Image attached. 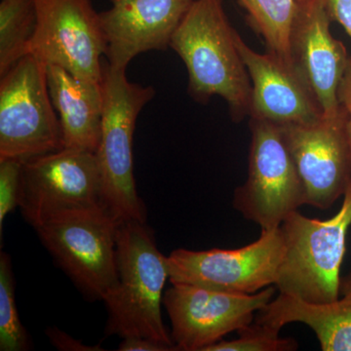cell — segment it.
<instances>
[{
    "instance_id": "6da1fadb",
    "label": "cell",
    "mask_w": 351,
    "mask_h": 351,
    "mask_svg": "<svg viewBox=\"0 0 351 351\" xmlns=\"http://www.w3.org/2000/svg\"><path fill=\"white\" fill-rule=\"evenodd\" d=\"M223 0H195L171 40L189 73V93L200 104L228 103L235 121L250 117L252 82Z\"/></svg>"
},
{
    "instance_id": "7a4b0ae2",
    "label": "cell",
    "mask_w": 351,
    "mask_h": 351,
    "mask_svg": "<svg viewBox=\"0 0 351 351\" xmlns=\"http://www.w3.org/2000/svg\"><path fill=\"white\" fill-rule=\"evenodd\" d=\"M117 283L106 295L107 332L122 339L147 338L178 350L161 314L169 279L168 257L157 248L147 223H120L117 244Z\"/></svg>"
},
{
    "instance_id": "3957f363",
    "label": "cell",
    "mask_w": 351,
    "mask_h": 351,
    "mask_svg": "<svg viewBox=\"0 0 351 351\" xmlns=\"http://www.w3.org/2000/svg\"><path fill=\"white\" fill-rule=\"evenodd\" d=\"M104 110L96 152L101 176V206L117 223H147L133 172V136L138 114L156 96L152 86L129 82L126 69L103 66Z\"/></svg>"
},
{
    "instance_id": "277c9868",
    "label": "cell",
    "mask_w": 351,
    "mask_h": 351,
    "mask_svg": "<svg viewBox=\"0 0 351 351\" xmlns=\"http://www.w3.org/2000/svg\"><path fill=\"white\" fill-rule=\"evenodd\" d=\"M350 226L351 182L331 219L307 218L298 211L289 215L280 226L284 256L276 283L279 294L308 304L337 301Z\"/></svg>"
},
{
    "instance_id": "5b68a950",
    "label": "cell",
    "mask_w": 351,
    "mask_h": 351,
    "mask_svg": "<svg viewBox=\"0 0 351 351\" xmlns=\"http://www.w3.org/2000/svg\"><path fill=\"white\" fill-rule=\"evenodd\" d=\"M119 223L101 205L53 215L34 228L60 267L82 292L104 301L117 283Z\"/></svg>"
},
{
    "instance_id": "8992f818",
    "label": "cell",
    "mask_w": 351,
    "mask_h": 351,
    "mask_svg": "<svg viewBox=\"0 0 351 351\" xmlns=\"http://www.w3.org/2000/svg\"><path fill=\"white\" fill-rule=\"evenodd\" d=\"M64 149L59 117L47 82V66L32 55L0 82V160L24 161Z\"/></svg>"
},
{
    "instance_id": "52a82bcc",
    "label": "cell",
    "mask_w": 351,
    "mask_h": 351,
    "mask_svg": "<svg viewBox=\"0 0 351 351\" xmlns=\"http://www.w3.org/2000/svg\"><path fill=\"white\" fill-rule=\"evenodd\" d=\"M250 129L248 178L235 191L233 206L262 230H272L306 204V189L281 127L250 119Z\"/></svg>"
},
{
    "instance_id": "ba28073f",
    "label": "cell",
    "mask_w": 351,
    "mask_h": 351,
    "mask_svg": "<svg viewBox=\"0 0 351 351\" xmlns=\"http://www.w3.org/2000/svg\"><path fill=\"white\" fill-rule=\"evenodd\" d=\"M283 256L279 226L262 230L257 241L239 249H177L168 256L169 280L230 294H255L276 286Z\"/></svg>"
},
{
    "instance_id": "9c48e42d",
    "label": "cell",
    "mask_w": 351,
    "mask_h": 351,
    "mask_svg": "<svg viewBox=\"0 0 351 351\" xmlns=\"http://www.w3.org/2000/svg\"><path fill=\"white\" fill-rule=\"evenodd\" d=\"M34 2L38 20L27 55L85 82L101 83L107 43L91 0Z\"/></svg>"
},
{
    "instance_id": "30bf717a",
    "label": "cell",
    "mask_w": 351,
    "mask_h": 351,
    "mask_svg": "<svg viewBox=\"0 0 351 351\" xmlns=\"http://www.w3.org/2000/svg\"><path fill=\"white\" fill-rule=\"evenodd\" d=\"M163 295L178 350L204 351L232 332L248 326L256 314L274 300L276 286L255 294L237 295L211 289L171 283Z\"/></svg>"
},
{
    "instance_id": "8fae6325",
    "label": "cell",
    "mask_w": 351,
    "mask_h": 351,
    "mask_svg": "<svg viewBox=\"0 0 351 351\" xmlns=\"http://www.w3.org/2000/svg\"><path fill=\"white\" fill-rule=\"evenodd\" d=\"M101 203V176L93 152L63 149L24 161L18 207L36 228L53 215Z\"/></svg>"
},
{
    "instance_id": "7c38bea8",
    "label": "cell",
    "mask_w": 351,
    "mask_h": 351,
    "mask_svg": "<svg viewBox=\"0 0 351 351\" xmlns=\"http://www.w3.org/2000/svg\"><path fill=\"white\" fill-rule=\"evenodd\" d=\"M280 127L304 182L306 204L329 209L351 182V133L345 108L308 123Z\"/></svg>"
},
{
    "instance_id": "4fadbf2b",
    "label": "cell",
    "mask_w": 351,
    "mask_h": 351,
    "mask_svg": "<svg viewBox=\"0 0 351 351\" xmlns=\"http://www.w3.org/2000/svg\"><path fill=\"white\" fill-rule=\"evenodd\" d=\"M331 22L325 0H295L291 57L326 117L341 110L339 87L350 59L345 45L332 36Z\"/></svg>"
},
{
    "instance_id": "5bb4252c",
    "label": "cell",
    "mask_w": 351,
    "mask_h": 351,
    "mask_svg": "<svg viewBox=\"0 0 351 351\" xmlns=\"http://www.w3.org/2000/svg\"><path fill=\"white\" fill-rule=\"evenodd\" d=\"M100 13L108 63L126 69L134 58L170 47L175 32L195 0H110Z\"/></svg>"
},
{
    "instance_id": "9a60e30c",
    "label": "cell",
    "mask_w": 351,
    "mask_h": 351,
    "mask_svg": "<svg viewBox=\"0 0 351 351\" xmlns=\"http://www.w3.org/2000/svg\"><path fill=\"white\" fill-rule=\"evenodd\" d=\"M235 40L251 78L250 119L284 126L308 123L322 117L313 90L297 69L269 53L251 49L239 32Z\"/></svg>"
},
{
    "instance_id": "2e32d148",
    "label": "cell",
    "mask_w": 351,
    "mask_h": 351,
    "mask_svg": "<svg viewBox=\"0 0 351 351\" xmlns=\"http://www.w3.org/2000/svg\"><path fill=\"white\" fill-rule=\"evenodd\" d=\"M47 82L61 124L64 149L96 154L103 121L101 83L85 82L58 66H47Z\"/></svg>"
},
{
    "instance_id": "e0dca14e",
    "label": "cell",
    "mask_w": 351,
    "mask_h": 351,
    "mask_svg": "<svg viewBox=\"0 0 351 351\" xmlns=\"http://www.w3.org/2000/svg\"><path fill=\"white\" fill-rule=\"evenodd\" d=\"M339 295L337 301L315 304L279 294L258 311L255 320L277 330L302 323L315 332L323 351H351V272L341 276Z\"/></svg>"
},
{
    "instance_id": "ac0fdd59",
    "label": "cell",
    "mask_w": 351,
    "mask_h": 351,
    "mask_svg": "<svg viewBox=\"0 0 351 351\" xmlns=\"http://www.w3.org/2000/svg\"><path fill=\"white\" fill-rule=\"evenodd\" d=\"M248 22L260 34L267 53L295 68L290 51V31L295 0H239Z\"/></svg>"
},
{
    "instance_id": "d6986e66",
    "label": "cell",
    "mask_w": 351,
    "mask_h": 351,
    "mask_svg": "<svg viewBox=\"0 0 351 351\" xmlns=\"http://www.w3.org/2000/svg\"><path fill=\"white\" fill-rule=\"evenodd\" d=\"M36 20L34 0L0 1V76L29 54Z\"/></svg>"
},
{
    "instance_id": "ffe728a7",
    "label": "cell",
    "mask_w": 351,
    "mask_h": 351,
    "mask_svg": "<svg viewBox=\"0 0 351 351\" xmlns=\"http://www.w3.org/2000/svg\"><path fill=\"white\" fill-rule=\"evenodd\" d=\"M27 332L21 323L15 302V282L11 258L0 255V350H29Z\"/></svg>"
},
{
    "instance_id": "44dd1931",
    "label": "cell",
    "mask_w": 351,
    "mask_h": 351,
    "mask_svg": "<svg viewBox=\"0 0 351 351\" xmlns=\"http://www.w3.org/2000/svg\"><path fill=\"white\" fill-rule=\"evenodd\" d=\"M237 332L239 338L223 339L208 346L204 351H294L299 348L295 339L281 338L280 330L255 319Z\"/></svg>"
},
{
    "instance_id": "7402d4cb",
    "label": "cell",
    "mask_w": 351,
    "mask_h": 351,
    "mask_svg": "<svg viewBox=\"0 0 351 351\" xmlns=\"http://www.w3.org/2000/svg\"><path fill=\"white\" fill-rule=\"evenodd\" d=\"M22 161L15 159L0 160V234L7 215L18 207Z\"/></svg>"
},
{
    "instance_id": "603a6c76",
    "label": "cell",
    "mask_w": 351,
    "mask_h": 351,
    "mask_svg": "<svg viewBox=\"0 0 351 351\" xmlns=\"http://www.w3.org/2000/svg\"><path fill=\"white\" fill-rule=\"evenodd\" d=\"M331 21H336L351 38V0H325Z\"/></svg>"
},
{
    "instance_id": "cb8c5ba5",
    "label": "cell",
    "mask_w": 351,
    "mask_h": 351,
    "mask_svg": "<svg viewBox=\"0 0 351 351\" xmlns=\"http://www.w3.org/2000/svg\"><path fill=\"white\" fill-rule=\"evenodd\" d=\"M120 351H170V346L147 338H126L119 345Z\"/></svg>"
},
{
    "instance_id": "d4e9b609",
    "label": "cell",
    "mask_w": 351,
    "mask_h": 351,
    "mask_svg": "<svg viewBox=\"0 0 351 351\" xmlns=\"http://www.w3.org/2000/svg\"><path fill=\"white\" fill-rule=\"evenodd\" d=\"M51 343H53L58 350H75V351H89V350H101V348H91V346L83 345L80 341H75L66 335V332L59 331L57 329H50L47 332Z\"/></svg>"
},
{
    "instance_id": "484cf974",
    "label": "cell",
    "mask_w": 351,
    "mask_h": 351,
    "mask_svg": "<svg viewBox=\"0 0 351 351\" xmlns=\"http://www.w3.org/2000/svg\"><path fill=\"white\" fill-rule=\"evenodd\" d=\"M338 96L339 104L348 112V125L351 133V57L345 75L339 84Z\"/></svg>"
}]
</instances>
